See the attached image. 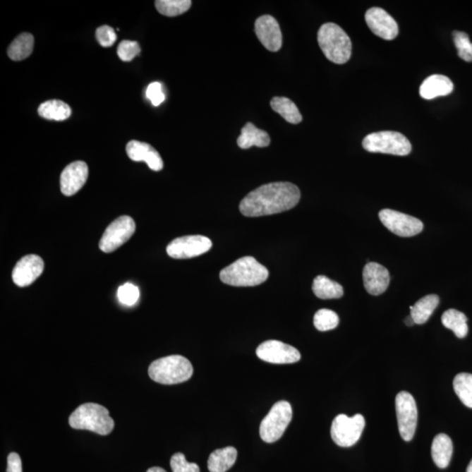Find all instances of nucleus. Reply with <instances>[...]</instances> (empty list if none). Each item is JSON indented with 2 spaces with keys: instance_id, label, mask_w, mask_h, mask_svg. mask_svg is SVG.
<instances>
[{
  "instance_id": "1",
  "label": "nucleus",
  "mask_w": 472,
  "mask_h": 472,
  "mask_svg": "<svg viewBox=\"0 0 472 472\" xmlns=\"http://www.w3.org/2000/svg\"><path fill=\"white\" fill-rule=\"evenodd\" d=\"M301 193L290 182H274L259 186L240 203L241 213L246 217H261L292 210L299 202Z\"/></svg>"
},
{
  "instance_id": "2",
  "label": "nucleus",
  "mask_w": 472,
  "mask_h": 472,
  "mask_svg": "<svg viewBox=\"0 0 472 472\" xmlns=\"http://www.w3.org/2000/svg\"><path fill=\"white\" fill-rule=\"evenodd\" d=\"M269 270L253 256H244L234 262L219 273V279L236 287H253L268 279Z\"/></svg>"
},
{
  "instance_id": "3",
  "label": "nucleus",
  "mask_w": 472,
  "mask_h": 472,
  "mask_svg": "<svg viewBox=\"0 0 472 472\" xmlns=\"http://www.w3.org/2000/svg\"><path fill=\"white\" fill-rule=\"evenodd\" d=\"M317 42L327 59L336 64H345L352 56V42L339 25L325 23L317 32Z\"/></svg>"
},
{
  "instance_id": "4",
  "label": "nucleus",
  "mask_w": 472,
  "mask_h": 472,
  "mask_svg": "<svg viewBox=\"0 0 472 472\" xmlns=\"http://www.w3.org/2000/svg\"><path fill=\"white\" fill-rule=\"evenodd\" d=\"M69 425L75 430H86L101 435H107L114 429V420L104 406L84 404L69 416Z\"/></svg>"
},
{
  "instance_id": "5",
  "label": "nucleus",
  "mask_w": 472,
  "mask_h": 472,
  "mask_svg": "<svg viewBox=\"0 0 472 472\" xmlns=\"http://www.w3.org/2000/svg\"><path fill=\"white\" fill-rule=\"evenodd\" d=\"M148 373L150 378L155 382L174 385L191 378L193 368L191 362L181 355H170L153 361Z\"/></svg>"
},
{
  "instance_id": "6",
  "label": "nucleus",
  "mask_w": 472,
  "mask_h": 472,
  "mask_svg": "<svg viewBox=\"0 0 472 472\" xmlns=\"http://www.w3.org/2000/svg\"><path fill=\"white\" fill-rule=\"evenodd\" d=\"M362 146L369 152L397 156H407L412 151L411 143L404 134L391 131L368 135L362 142Z\"/></svg>"
},
{
  "instance_id": "7",
  "label": "nucleus",
  "mask_w": 472,
  "mask_h": 472,
  "mask_svg": "<svg viewBox=\"0 0 472 472\" xmlns=\"http://www.w3.org/2000/svg\"><path fill=\"white\" fill-rule=\"evenodd\" d=\"M292 419L291 405L286 401L277 402L260 425V437L268 444H272L283 437Z\"/></svg>"
},
{
  "instance_id": "8",
  "label": "nucleus",
  "mask_w": 472,
  "mask_h": 472,
  "mask_svg": "<svg viewBox=\"0 0 472 472\" xmlns=\"http://www.w3.org/2000/svg\"><path fill=\"white\" fill-rule=\"evenodd\" d=\"M365 424L364 416L361 413L353 417L339 415L335 417L332 424V440L340 447H351L360 440Z\"/></svg>"
},
{
  "instance_id": "9",
  "label": "nucleus",
  "mask_w": 472,
  "mask_h": 472,
  "mask_svg": "<svg viewBox=\"0 0 472 472\" xmlns=\"http://www.w3.org/2000/svg\"><path fill=\"white\" fill-rule=\"evenodd\" d=\"M397 422L401 437L406 442L411 441L415 435L418 412L415 399L406 391H401L395 398Z\"/></svg>"
},
{
  "instance_id": "10",
  "label": "nucleus",
  "mask_w": 472,
  "mask_h": 472,
  "mask_svg": "<svg viewBox=\"0 0 472 472\" xmlns=\"http://www.w3.org/2000/svg\"><path fill=\"white\" fill-rule=\"evenodd\" d=\"M136 231L134 219L127 215L121 217L106 229L99 247L104 253H111L129 241Z\"/></svg>"
},
{
  "instance_id": "11",
  "label": "nucleus",
  "mask_w": 472,
  "mask_h": 472,
  "mask_svg": "<svg viewBox=\"0 0 472 472\" xmlns=\"http://www.w3.org/2000/svg\"><path fill=\"white\" fill-rule=\"evenodd\" d=\"M212 241L203 236H186L171 241L167 248L168 255L174 259H188L207 253Z\"/></svg>"
},
{
  "instance_id": "12",
  "label": "nucleus",
  "mask_w": 472,
  "mask_h": 472,
  "mask_svg": "<svg viewBox=\"0 0 472 472\" xmlns=\"http://www.w3.org/2000/svg\"><path fill=\"white\" fill-rule=\"evenodd\" d=\"M382 224L389 231L401 237H411L423 231V224L419 219L392 210H383L379 213Z\"/></svg>"
},
{
  "instance_id": "13",
  "label": "nucleus",
  "mask_w": 472,
  "mask_h": 472,
  "mask_svg": "<svg viewBox=\"0 0 472 472\" xmlns=\"http://www.w3.org/2000/svg\"><path fill=\"white\" fill-rule=\"evenodd\" d=\"M255 353L262 361L272 364H292L301 358L298 349L278 340H267L258 347Z\"/></svg>"
},
{
  "instance_id": "14",
  "label": "nucleus",
  "mask_w": 472,
  "mask_h": 472,
  "mask_svg": "<svg viewBox=\"0 0 472 472\" xmlns=\"http://www.w3.org/2000/svg\"><path fill=\"white\" fill-rule=\"evenodd\" d=\"M365 20L370 30L380 38L392 40L399 35L397 22L385 10L379 7L368 10Z\"/></svg>"
},
{
  "instance_id": "15",
  "label": "nucleus",
  "mask_w": 472,
  "mask_h": 472,
  "mask_svg": "<svg viewBox=\"0 0 472 472\" xmlns=\"http://www.w3.org/2000/svg\"><path fill=\"white\" fill-rule=\"evenodd\" d=\"M255 32L265 49L270 52L280 50L283 45V35L275 18L270 16L259 17L255 20Z\"/></svg>"
},
{
  "instance_id": "16",
  "label": "nucleus",
  "mask_w": 472,
  "mask_h": 472,
  "mask_svg": "<svg viewBox=\"0 0 472 472\" xmlns=\"http://www.w3.org/2000/svg\"><path fill=\"white\" fill-rule=\"evenodd\" d=\"M89 177V167L83 161L69 164L61 175V190L65 196H73L83 188Z\"/></svg>"
},
{
  "instance_id": "17",
  "label": "nucleus",
  "mask_w": 472,
  "mask_h": 472,
  "mask_svg": "<svg viewBox=\"0 0 472 472\" xmlns=\"http://www.w3.org/2000/svg\"><path fill=\"white\" fill-rule=\"evenodd\" d=\"M44 262L39 255H28L17 262L13 270V280L19 287H27L42 275Z\"/></svg>"
},
{
  "instance_id": "18",
  "label": "nucleus",
  "mask_w": 472,
  "mask_h": 472,
  "mask_svg": "<svg viewBox=\"0 0 472 472\" xmlns=\"http://www.w3.org/2000/svg\"><path fill=\"white\" fill-rule=\"evenodd\" d=\"M364 286L369 294L379 296L384 294L390 283V274L385 267L377 262H368L363 269Z\"/></svg>"
},
{
  "instance_id": "19",
  "label": "nucleus",
  "mask_w": 472,
  "mask_h": 472,
  "mask_svg": "<svg viewBox=\"0 0 472 472\" xmlns=\"http://www.w3.org/2000/svg\"><path fill=\"white\" fill-rule=\"evenodd\" d=\"M126 152L131 160L137 161V162L144 161L152 171H159L163 169L162 157L159 152L147 143L131 141L127 144Z\"/></svg>"
},
{
  "instance_id": "20",
  "label": "nucleus",
  "mask_w": 472,
  "mask_h": 472,
  "mask_svg": "<svg viewBox=\"0 0 472 472\" xmlns=\"http://www.w3.org/2000/svg\"><path fill=\"white\" fill-rule=\"evenodd\" d=\"M454 84L447 76L433 75L424 80L420 87V96L426 100H431L438 97H445L451 94Z\"/></svg>"
},
{
  "instance_id": "21",
  "label": "nucleus",
  "mask_w": 472,
  "mask_h": 472,
  "mask_svg": "<svg viewBox=\"0 0 472 472\" xmlns=\"http://www.w3.org/2000/svg\"><path fill=\"white\" fill-rule=\"evenodd\" d=\"M237 145L241 149L247 150L256 147H267L270 145V137L265 131L258 129L252 123H247L241 129V134L237 139Z\"/></svg>"
},
{
  "instance_id": "22",
  "label": "nucleus",
  "mask_w": 472,
  "mask_h": 472,
  "mask_svg": "<svg viewBox=\"0 0 472 472\" xmlns=\"http://www.w3.org/2000/svg\"><path fill=\"white\" fill-rule=\"evenodd\" d=\"M453 454V444L451 437L446 434H439L434 438L431 446V456L435 466L445 469L451 462Z\"/></svg>"
},
{
  "instance_id": "23",
  "label": "nucleus",
  "mask_w": 472,
  "mask_h": 472,
  "mask_svg": "<svg viewBox=\"0 0 472 472\" xmlns=\"http://www.w3.org/2000/svg\"><path fill=\"white\" fill-rule=\"evenodd\" d=\"M237 459L236 448L226 447L218 449L211 453L207 461L208 470L210 472H226L235 464Z\"/></svg>"
},
{
  "instance_id": "24",
  "label": "nucleus",
  "mask_w": 472,
  "mask_h": 472,
  "mask_svg": "<svg viewBox=\"0 0 472 472\" xmlns=\"http://www.w3.org/2000/svg\"><path fill=\"white\" fill-rule=\"evenodd\" d=\"M439 301H440V299H439L437 295L431 294L423 296L415 305L411 306V316L415 323L417 325L425 324L439 305Z\"/></svg>"
},
{
  "instance_id": "25",
  "label": "nucleus",
  "mask_w": 472,
  "mask_h": 472,
  "mask_svg": "<svg viewBox=\"0 0 472 472\" xmlns=\"http://www.w3.org/2000/svg\"><path fill=\"white\" fill-rule=\"evenodd\" d=\"M34 36L28 32H23L13 40L7 50L11 60L19 61L27 59L34 50Z\"/></svg>"
},
{
  "instance_id": "26",
  "label": "nucleus",
  "mask_w": 472,
  "mask_h": 472,
  "mask_svg": "<svg viewBox=\"0 0 472 472\" xmlns=\"http://www.w3.org/2000/svg\"><path fill=\"white\" fill-rule=\"evenodd\" d=\"M313 291L314 294L321 299L340 298L344 295L341 285L325 276H317L315 278Z\"/></svg>"
},
{
  "instance_id": "27",
  "label": "nucleus",
  "mask_w": 472,
  "mask_h": 472,
  "mask_svg": "<svg viewBox=\"0 0 472 472\" xmlns=\"http://www.w3.org/2000/svg\"><path fill=\"white\" fill-rule=\"evenodd\" d=\"M270 106L274 111L281 115L288 123L298 124L302 122L301 113L291 99L284 97H274L270 101Z\"/></svg>"
},
{
  "instance_id": "28",
  "label": "nucleus",
  "mask_w": 472,
  "mask_h": 472,
  "mask_svg": "<svg viewBox=\"0 0 472 472\" xmlns=\"http://www.w3.org/2000/svg\"><path fill=\"white\" fill-rule=\"evenodd\" d=\"M468 318L463 313L455 309H449L442 314V323L452 330L459 339L466 338L469 332Z\"/></svg>"
},
{
  "instance_id": "29",
  "label": "nucleus",
  "mask_w": 472,
  "mask_h": 472,
  "mask_svg": "<svg viewBox=\"0 0 472 472\" xmlns=\"http://www.w3.org/2000/svg\"><path fill=\"white\" fill-rule=\"evenodd\" d=\"M38 113L47 120L64 121L71 116V109L61 100H49L40 105Z\"/></svg>"
},
{
  "instance_id": "30",
  "label": "nucleus",
  "mask_w": 472,
  "mask_h": 472,
  "mask_svg": "<svg viewBox=\"0 0 472 472\" xmlns=\"http://www.w3.org/2000/svg\"><path fill=\"white\" fill-rule=\"evenodd\" d=\"M453 387L460 401L472 409V375L467 373L457 375L454 379Z\"/></svg>"
},
{
  "instance_id": "31",
  "label": "nucleus",
  "mask_w": 472,
  "mask_h": 472,
  "mask_svg": "<svg viewBox=\"0 0 472 472\" xmlns=\"http://www.w3.org/2000/svg\"><path fill=\"white\" fill-rule=\"evenodd\" d=\"M192 6L190 0H157L155 6L157 12L167 17H175L188 12Z\"/></svg>"
},
{
  "instance_id": "32",
  "label": "nucleus",
  "mask_w": 472,
  "mask_h": 472,
  "mask_svg": "<svg viewBox=\"0 0 472 472\" xmlns=\"http://www.w3.org/2000/svg\"><path fill=\"white\" fill-rule=\"evenodd\" d=\"M339 318L334 310L321 309L314 315L313 324L317 330L327 332L334 330L338 327Z\"/></svg>"
},
{
  "instance_id": "33",
  "label": "nucleus",
  "mask_w": 472,
  "mask_h": 472,
  "mask_svg": "<svg viewBox=\"0 0 472 472\" xmlns=\"http://www.w3.org/2000/svg\"><path fill=\"white\" fill-rule=\"evenodd\" d=\"M453 40L461 59L464 61L472 62V43L469 35L464 32L454 31Z\"/></svg>"
},
{
  "instance_id": "34",
  "label": "nucleus",
  "mask_w": 472,
  "mask_h": 472,
  "mask_svg": "<svg viewBox=\"0 0 472 472\" xmlns=\"http://www.w3.org/2000/svg\"><path fill=\"white\" fill-rule=\"evenodd\" d=\"M118 298L124 305L133 306L138 301L139 290L136 285L127 283L119 288Z\"/></svg>"
},
{
  "instance_id": "35",
  "label": "nucleus",
  "mask_w": 472,
  "mask_h": 472,
  "mask_svg": "<svg viewBox=\"0 0 472 472\" xmlns=\"http://www.w3.org/2000/svg\"><path fill=\"white\" fill-rule=\"evenodd\" d=\"M171 468L173 472H200L197 464L186 461L184 454H174L171 459Z\"/></svg>"
},
{
  "instance_id": "36",
  "label": "nucleus",
  "mask_w": 472,
  "mask_h": 472,
  "mask_svg": "<svg viewBox=\"0 0 472 472\" xmlns=\"http://www.w3.org/2000/svg\"><path fill=\"white\" fill-rule=\"evenodd\" d=\"M140 47L137 42L123 40L118 47V54L123 61H131L140 54Z\"/></svg>"
},
{
  "instance_id": "37",
  "label": "nucleus",
  "mask_w": 472,
  "mask_h": 472,
  "mask_svg": "<svg viewBox=\"0 0 472 472\" xmlns=\"http://www.w3.org/2000/svg\"><path fill=\"white\" fill-rule=\"evenodd\" d=\"M96 37L99 44L104 47L114 45L116 40V35L114 29L106 25L97 28Z\"/></svg>"
},
{
  "instance_id": "38",
  "label": "nucleus",
  "mask_w": 472,
  "mask_h": 472,
  "mask_svg": "<svg viewBox=\"0 0 472 472\" xmlns=\"http://www.w3.org/2000/svg\"><path fill=\"white\" fill-rule=\"evenodd\" d=\"M146 97L152 102L153 106H159L166 100V95L163 92L161 83L155 82L150 84L146 90Z\"/></svg>"
},
{
  "instance_id": "39",
  "label": "nucleus",
  "mask_w": 472,
  "mask_h": 472,
  "mask_svg": "<svg viewBox=\"0 0 472 472\" xmlns=\"http://www.w3.org/2000/svg\"><path fill=\"white\" fill-rule=\"evenodd\" d=\"M6 472H22V463L19 454L10 453L7 457Z\"/></svg>"
},
{
  "instance_id": "40",
  "label": "nucleus",
  "mask_w": 472,
  "mask_h": 472,
  "mask_svg": "<svg viewBox=\"0 0 472 472\" xmlns=\"http://www.w3.org/2000/svg\"><path fill=\"white\" fill-rule=\"evenodd\" d=\"M146 472H167V471H164L163 468L161 467H152L150 468V469Z\"/></svg>"
},
{
  "instance_id": "41",
  "label": "nucleus",
  "mask_w": 472,
  "mask_h": 472,
  "mask_svg": "<svg viewBox=\"0 0 472 472\" xmlns=\"http://www.w3.org/2000/svg\"><path fill=\"white\" fill-rule=\"evenodd\" d=\"M405 323L408 325V327H412V325L416 324L411 316H409L407 318H406Z\"/></svg>"
},
{
  "instance_id": "42",
  "label": "nucleus",
  "mask_w": 472,
  "mask_h": 472,
  "mask_svg": "<svg viewBox=\"0 0 472 472\" xmlns=\"http://www.w3.org/2000/svg\"><path fill=\"white\" fill-rule=\"evenodd\" d=\"M466 472H472V459L471 461V463L469 464V466H468L467 467Z\"/></svg>"
}]
</instances>
